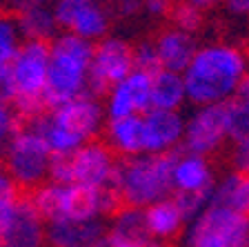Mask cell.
Here are the masks:
<instances>
[{
    "instance_id": "cell-1",
    "label": "cell",
    "mask_w": 249,
    "mask_h": 247,
    "mask_svg": "<svg viewBox=\"0 0 249 247\" xmlns=\"http://www.w3.org/2000/svg\"><path fill=\"white\" fill-rule=\"evenodd\" d=\"M180 76L189 103L198 107L220 105L238 92L240 82L247 78V60L236 45L213 42L196 49Z\"/></svg>"
},
{
    "instance_id": "cell-2",
    "label": "cell",
    "mask_w": 249,
    "mask_h": 247,
    "mask_svg": "<svg viewBox=\"0 0 249 247\" xmlns=\"http://www.w3.org/2000/svg\"><path fill=\"white\" fill-rule=\"evenodd\" d=\"M103 125L105 109L100 100L91 94H83L31 118L29 129L47 145L52 156H58L71 154L80 145L93 140L103 132Z\"/></svg>"
},
{
    "instance_id": "cell-3",
    "label": "cell",
    "mask_w": 249,
    "mask_h": 247,
    "mask_svg": "<svg viewBox=\"0 0 249 247\" xmlns=\"http://www.w3.org/2000/svg\"><path fill=\"white\" fill-rule=\"evenodd\" d=\"M178 152L165 154H138L118 158L111 176V190L116 191L120 205L145 207L165 201L174 194L171 187V167Z\"/></svg>"
},
{
    "instance_id": "cell-4",
    "label": "cell",
    "mask_w": 249,
    "mask_h": 247,
    "mask_svg": "<svg viewBox=\"0 0 249 247\" xmlns=\"http://www.w3.org/2000/svg\"><path fill=\"white\" fill-rule=\"evenodd\" d=\"M29 203L45 223L103 221L120 207L118 196L111 187L58 185L52 180L31 190Z\"/></svg>"
},
{
    "instance_id": "cell-5",
    "label": "cell",
    "mask_w": 249,
    "mask_h": 247,
    "mask_svg": "<svg viewBox=\"0 0 249 247\" xmlns=\"http://www.w3.org/2000/svg\"><path fill=\"white\" fill-rule=\"evenodd\" d=\"M91 54L93 42L83 40L69 31L49 42V62H47L45 92H42L47 109H53L87 94V72Z\"/></svg>"
},
{
    "instance_id": "cell-6",
    "label": "cell",
    "mask_w": 249,
    "mask_h": 247,
    "mask_svg": "<svg viewBox=\"0 0 249 247\" xmlns=\"http://www.w3.org/2000/svg\"><path fill=\"white\" fill-rule=\"evenodd\" d=\"M47 62H49V42L25 40L20 42L14 58L5 65L11 92L9 107L29 120L47 112L42 100Z\"/></svg>"
},
{
    "instance_id": "cell-7",
    "label": "cell",
    "mask_w": 249,
    "mask_h": 247,
    "mask_svg": "<svg viewBox=\"0 0 249 247\" xmlns=\"http://www.w3.org/2000/svg\"><path fill=\"white\" fill-rule=\"evenodd\" d=\"M116 156L100 140H89L71 154H58L49 160L47 178L58 185L111 187Z\"/></svg>"
},
{
    "instance_id": "cell-8",
    "label": "cell",
    "mask_w": 249,
    "mask_h": 247,
    "mask_svg": "<svg viewBox=\"0 0 249 247\" xmlns=\"http://www.w3.org/2000/svg\"><path fill=\"white\" fill-rule=\"evenodd\" d=\"M0 152L5 160V171L16 183V187L36 190L47 180L52 152L29 127L18 129L5 143V150Z\"/></svg>"
},
{
    "instance_id": "cell-9",
    "label": "cell",
    "mask_w": 249,
    "mask_h": 247,
    "mask_svg": "<svg viewBox=\"0 0 249 247\" xmlns=\"http://www.w3.org/2000/svg\"><path fill=\"white\" fill-rule=\"evenodd\" d=\"M247 214L209 203L192 221L187 232V247H247Z\"/></svg>"
},
{
    "instance_id": "cell-10",
    "label": "cell",
    "mask_w": 249,
    "mask_h": 247,
    "mask_svg": "<svg viewBox=\"0 0 249 247\" xmlns=\"http://www.w3.org/2000/svg\"><path fill=\"white\" fill-rule=\"evenodd\" d=\"M134 72V47L123 38H103L93 45L87 72V94L105 96L123 78Z\"/></svg>"
},
{
    "instance_id": "cell-11",
    "label": "cell",
    "mask_w": 249,
    "mask_h": 247,
    "mask_svg": "<svg viewBox=\"0 0 249 247\" xmlns=\"http://www.w3.org/2000/svg\"><path fill=\"white\" fill-rule=\"evenodd\" d=\"M227 140V125H225V103L205 105L185 120L182 129V147L187 154L205 156L218 152Z\"/></svg>"
},
{
    "instance_id": "cell-12",
    "label": "cell",
    "mask_w": 249,
    "mask_h": 247,
    "mask_svg": "<svg viewBox=\"0 0 249 247\" xmlns=\"http://www.w3.org/2000/svg\"><path fill=\"white\" fill-rule=\"evenodd\" d=\"M149 89H151V74L134 72L127 78L114 85L105 96V116L111 118H127V116H142L149 109Z\"/></svg>"
},
{
    "instance_id": "cell-13",
    "label": "cell",
    "mask_w": 249,
    "mask_h": 247,
    "mask_svg": "<svg viewBox=\"0 0 249 247\" xmlns=\"http://www.w3.org/2000/svg\"><path fill=\"white\" fill-rule=\"evenodd\" d=\"M2 247H45V221L29 198H18L11 216L0 227Z\"/></svg>"
},
{
    "instance_id": "cell-14",
    "label": "cell",
    "mask_w": 249,
    "mask_h": 247,
    "mask_svg": "<svg viewBox=\"0 0 249 247\" xmlns=\"http://www.w3.org/2000/svg\"><path fill=\"white\" fill-rule=\"evenodd\" d=\"M142 129H145V154H165L178 150L185 120L178 112L147 109L142 114Z\"/></svg>"
},
{
    "instance_id": "cell-15",
    "label": "cell",
    "mask_w": 249,
    "mask_h": 247,
    "mask_svg": "<svg viewBox=\"0 0 249 247\" xmlns=\"http://www.w3.org/2000/svg\"><path fill=\"white\" fill-rule=\"evenodd\" d=\"M216 178L205 156L178 152L171 167V187L176 194H212Z\"/></svg>"
},
{
    "instance_id": "cell-16",
    "label": "cell",
    "mask_w": 249,
    "mask_h": 247,
    "mask_svg": "<svg viewBox=\"0 0 249 247\" xmlns=\"http://www.w3.org/2000/svg\"><path fill=\"white\" fill-rule=\"evenodd\" d=\"M107 232L103 221H56L45 225L47 247H93Z\"/></svg>"
},
{
    "instance_id": "cell-17",
    "label": "cell",
    "mask_w": 249,
    "mask_h": 247,
    "mask_svg": "<svg viewBox=\"0 0 249 247\" xmlns=\"http://www.w3.org/2000/svg\"><path fill=\"white\" fill-rule=\"evenodd\" d=\"M154 49L160 69L171 74H182L198 47L194 42V36L171 27V29H165L158 34V38L154 40Z\"/></svg>"
},
{
    "instance_id": "cell-18",
    "label": "cell",
    "mask_w": 249,
    "mask_h": 247,
    "mask_svg": "<svg viewBox=\"0 0 249 247\" xmlns=\"http://www.w3.org/2000/svg\"><path fill=\"white\" fill-rule=\"evenodd\" d=\"M105 145L109 152L120 158L145 154V129L142 116L111 118L105 125Z\"/></svg>"
},
{
    "instance_id": "cell-19",
    "label": "cell",
    "mask_w": 249,
    "mask_h": 247,
    "mask_svg": "<svg viewBox=\"0 0 249 247\" xmlns=\"http://www.w3.org/2000/svg\"><path fill=\"white\" fill-rule=\"evenodd\" d=\"M145 223H147V232L149 238L158 243L171 241L180 234L182 225H185V218H182L180 209L176 207L174 198H165V201H158L154 205L145 207Z\"/></svg>"
},
{
    "instance_id": "cell-20",
    "label": "cell",
    "mask_w": 249,
    "mask_h": 247,
    "mask_svg": "<svg viewBox=\"0 0 249 247\" xmlns=\"http://www.w3.org/2000/svg\"><path fill=\"white\" fill-rule=\"evenodd\" d=\"M187 100L185 82L180 74L171 72H156L151 76L149 89V109H160V112H178L180 105Z\"/></svg>"
},
{
    "instance_id": "cell-21",
    "label": "cell",
    "mask_w": 249,
    "mask_h": 247,
    "mask_svg": "<svg viewBox=\"0 0 249 247\" xmlns=\"http://www.w3.org/2000/svg\"><path fill=\"white\" fill-rule=\"evenodd\" d=\"M209 203L218 207H227V209L247 214L249 209V180L247 174H238L231 171L225 176L220 183H216L209 196Z\"/></svg>"
},
{
    "instance_id": "cell-22",
    "label": "cell",
    "mask_w": 249,
    "mask_h": 247,
    "mask_svg": "<svg viewBox=\"0 0 249 247\" xmlns=\"http://www.w3.org/2000/svg\"><path fill=\"white\" fill-rule=\"evenodd\" d=\"M14 20L18 25L20 36H25L27 40L49 42V38H53L58 31V25L49 7H27L20 14H16Z\"/></svg>"
},
{
    "instance_id": "cell-23",
    "label": "cell",
    "mask_w": 249,
    "mask_h": 247,
    "mask_svg": "<svg viewBox=\"0 0 249 247\" xmlns=\"http://www.w3.org/2000/svg\"><path fill=\"white\" fill-rule=\"evenodd\" d=\"M107 232L116 234L118 238H124V241H136V243L149 241V232H147V223H145V209L120 205L111 214V223H109Z\"/></svg>"
},
{
    "instance_id": "cell-24",
    "label": "cell",
    "mask_w": 249,
    "mask_h": 247,
    "mask_svg": "<svg viewBox=\"0 0 249 247\" xmlns=\"http://www.w3.org/2000/svg\"><path fill=\"white\" fill-rule=\"evenodd\" d=\"M107 31H109V14L96 2V0L89 2V5L78 14L73 25L69 27V34L83 38V40H89V42L103 40Z\"/></svg>"
},
{
    "instance_id": "cell-25",
    "label": "cell",
    "mask_w": 249,
    "mask_h": 247,
    "mask_svg": "<svg viewBox=\"0 0 249 247\" xmlns=\"http://www.w3.org/2000/svg\"><path fill=\"white\" fill-rule=\"evenodd\" d=\"M20 47V31L11 16H0V67L14 58Z\"/></svg>"
},
{
    "instance_id": "cell-26",
    "label": "cell",
    "mask_w": 249,
    "mask_h": 247,
    "mask_svg": "<svg viewBox=\"0 0 249 247\" xmlns=\"http://www.w3.org/2000/svg\"><path fill=\"white\" fill-rule=\"evenodd\" d=\"M171 20H174V27L185 34L192 36L194 31L200 29L202 25V11H198L196 7L187 5V2H178V5H171Z\"/></svg>"
},
{
    "instance_id": "cell-27",
    "label": "cell",
    "mask_w": 249,
    "mask_h": 247,
    "mask_svg": "<svg viewBox=\"0 0 249 247\" xmlns=\"http://www.w3.org/2000/svg\"><path fill=\"white\" fill-rule=\"evenodd\" d=\"M93 2V0H53V20L58 27H62L65 31H69V27L73 25V20L78 18V14L85 9V7Z\"/></svg>"
},
{
    "instance_id": "cell-28",
    "label": "cell",
    "mask_w": 249,
    "mask_h": 247,
    "mask_svg": "<svg viewBox=\"0 0 249 247\" xmlns=\"http://www.w3.org/2000/svg\"><path fill=\"white\" fill-rule=\"evenodd\" d=\"M209 196L212 194H171V198H174V203H176V207L180 209L182 218L187 223L194 221L209 205Z\"/></svg>"
},
{
    "instance_id": "cell-29",
    "label": "cell",
    "mask_w": 249,
    "mask_h": 247,
    "mask_svg": "<svg viewBox=\"0 0 249 247\" xmlns=\"http://www.w3.org/2000/svg\"><path fill=\"white\" fill-rule=\"evenodd\" d=\"M134 69L151 74V76H154L156 72H160L158 56H156V49H154V42L151 40H145V42H140L138 47H134Z\"/></svg>"
},
{
    "instance_id": "cell-30",
    "label": "cell",
    "mask_w": 249,
    "mask_h": 247,
    "mask_svg": "<svg viewBox=\"0 0 249 247\" xmlns=\"http://www.w3.org/2000/svg\"><path fill=\"white\" fill-rule=\"evenodd\" d=\"M20 129V120H18V114L9 107L7 103L0 100V143L5 145L11 136Z\"/></svg>"
},
{
    "instance_id": "cell-31",
    "label": "cell",
    "mask_w": 249,
    "mask_h": 247,
    "mask_svg": "<svg viewBox=\"0 0 249 247\" xmlns=\"http://www.w3.org/2000/svg\"><path fill=\"white\" fill-rule=\"evenodd\" d=\"M93 247H165V243H158V241H154V238H149V241H140V243L124 241V238H118L111 232H105Z\"/></svg>"
},
{
    "instance_id": "cell-32",
    "label": "cell",
    "mask_w": 249,
    "mask_h": 247,
    "mask_svg": "<svg viewBox=\"0 0 249 247\" xmlns=\"http://www.w3.org/2000/svg\"><path fill=\"white\" fill-rule=\"evenodd\" d=\"M16 198H20V196H18V187H16V183L7 176L5 170H0V205H2V203H14Z\"/></svg>"
},
{
    "instance_id": "cell-33",
    "label": "cell",
    "mask_w": 249,
    "mask_h": 247,
    "mask_svg": "<svg viewBox=\"0 0 249 247\" xmlns=\"http://www.w3.org/2000/svg\"><path fill=\"white\" fill-rule=\"evenodd\" d=\"M142 9L154 18H162L171 11V0H142Z\"/></svg>"
},
{
    "instance_id": "cell-34",
    "label": "cell",
    "mask_w": 249,
    "mask_h": 247,
    "mask_svg": "<svg viewBox=\"0 0 249 247\" xmlns=\"http://www.w3.org/2000/svg\"><path fill=\"white\" fill-rule=\"evenodd\" d=\"M118 11L123 16H136L142 11V0H118Z\"/></svg>"
},
{
    "instance_id": "cell-35",
    "label": "cell",
    "mask_w": 249,
    "mask_h": 247,
    "mask_svg": "<svg viewBox=\"0 0 249 247\" xmlns=\"http://www.w3.org/2000/svg\"><path fill=\"white\" fill-rule=\"evenodd\" d=\"M225 5L233 16H245L249 11V0H225Z\"/></svg>"
},
{
    "instance_id": "cell-36",
    "label": "cell",
    "mask_w": 249,
    "mask_h": 247,
    "mask_svg": "<svg viewBox=\"0 0 249 247\" xmlns=\"http://www.w3.org/2000/svg\"><path fill=\"white\" fill-rule=\"evenodd\" d=\"M182 2H187V5L196 7L198 11H202V9H209V7L218 5V2H220V0H182Z\"/></svg>"
},
{
    "instance_id": "cell-37",
    "label": "cell",
    "mask_w": 249,
    "mask_h": 247,
    "mask_svg": "<svg viewBox=\"0 0 249 247\" xmlns=\"http://www.w3.org/2000/svg\"><path fill=\"white\" fill-rule=\"evenodd\" d=\"M0 160H2V152H0Z\"/></svg>"
},
{
    "instance_id": "cell-38",
    "label": "cell",
    "mask_w": 249,
    "mask_h": 247,
    "mask_svg": "<svg viewBox=\"0 0 249 247\" xmlns=\"http://www.w3.org/2000/svg\"><path fill=\"white\" fill-rule=\"evenodd\" d=\"M0 247H2V238H0Z\"/></svg>"
},
{
    "instance_id": "cell-39",
    "label": "cell",
    "mask_w": 249,
    "mask_h": 247,
    "mask_svg": "<svg viewBox=\"0 0 249 247\" xmlns=\"http://www.w3.org/2000/svg\"><path fill=\"white\" fill-rule=\"evenodd\" d=\"M0 76H2V67H0Z\"/></svg>"
}]
</instances>
